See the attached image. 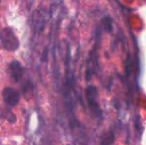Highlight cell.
<instances>
[{
	"label": "cell",
	"mask_w": 146,
	"mask_h": 145,
	"mask_svg": "<svg viewBox=\"0 0 146 145\" xmlns=\"http://www.w3.org/2000/svg\"><path fill=\"white\" fill-rule=\"evenodd\" d=\"M0 41L2 47L7 51H15L19 47V41L10 28H4L0 32Z\"/></svg>",
	"instance_id": "cell-1"
},
{
	"label": "cell",
	"mask_w": 146,
	"mask_h": 145,
	"mask_svg": "<svg viewBox=\"0 0 146 145\" xmlns=\"http://www.w3.org/2000/svg\"><path fill=\"white\" fill-rule=\"evenodd\" d=\"M2 97H3V101L8 107H14L18 105L20 99V95L15 89L13 87H4L3 91H2Z\"/></svg>",
	"instance_id": "cell-2"
},
{
	"label": "cell",
	"mask_w": 146,
	"mask_h": 145,
	"mask_svg": "<svg viewBox=\"0 0 146 145\" xmlns=\"http://www.w3.org/2000/svg\"><path fill=\"white\" fill-rule=\"evenodd\" d=\"M9 73L11 75V79L14 81H19L23 75V67L21 66L19 62L13 61L9 65Z\"/></svg>",
	"instance_id": "cell-3"
},
{
	"label": "cell",
	"mask_w": 146,
	"mask_h": 145,
	"mask_svg": "<svg viewBox=\"0 0 146 145\" xmlns=\"http://www.w3.org/2000/svg\"><path fill=\"white\" fill-rule=\"evenodd\" d=\"M45 24H46V20H45V13L42 10H38L34 13L33 15V26H34L35 30L38 31H42L45 28Z\"/></svg>",
	"instance_id": "cell-4"
}]
</instances>
